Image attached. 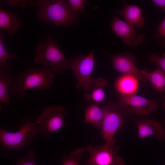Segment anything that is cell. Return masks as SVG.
I'll return each instance as SVG.
<instances>
[{"label":"cell","instance_id":"obj_1","mask_svg":"<svg viewBox=\"0 0 165 165\" xmlns=\"http://www.w3.org/2000/svg\"><path fill=\"white\" fill-rule=\"evenodd\" d=\"M49 67L30 68L13 76L10 90V96L18 99L24 97L26 92L33 88L40 90H48L54 80V75Z\"/></svg>","mask_w":165,"mask_h":165},{"label":"cell","instance_id":"obj_2","mask_svg":"<svg viewBox=\"0 0 165 165\" xmlns=\"http://www.w3.org/2000/svg\"><path fill=\"white\" fill-rule=\"evenodd\" d=\"M36 4L40 9L38 16L45 24L53 23V27L68 26L75 23L80 13H73L67 1L63 0H38Z\"/></svg>","mask_w":165,"mask_h":165},{"label":"cell","instance_id":"obj_3","mask_svg":"<svg viewBox=\"0 0 165 165\" xmlns=\"http://www.w3.org/2000/svg\"><path fill=\"white\" fill-rule=\"evenodd\" d=\"M56 40L48 35L45 40L40 41L35 49L34 62L49 66L56 74L63 73L70 68L72 60L66 59L56 45Z\"/></svg>","mask_w":165,"mask_h":165},{"label":"cell","instance_id":"obj_4","mask_svg":"<svg viewBox=\"0 0 165 165\" xmlns=\"http://www.w3.org/2000/svg\"><path fill=\"white\" fill-rule=\"evenodd\" d=\"M94 53L93 50L88 55L79 56L72 60L69 68L78 80L76 86L79 90L89 92L96 87H104L107 85L105 79L100 78L96 80L91 77L95 66Z\"/></svg>","mask_w":165,"mask_h":165},{"label":"cell","instance_id":"obj_5","mask_svg":"<svg viewBox=\"0 0 165 165\" xmlns=\"http://www.w3.org/2000/svg\"><path fill=\"white\" fill-rule=\"evenodd\" d=\"M103 107L105 116L101 134L107 142L114 138L118 130L124 127L128 117L131 113L128 106L120 102L110 103Z\"/></svg>","mask_w":165,"mask_h":165},{"label":"cell","instance_id":"obj_6","mask_svg":"<svg viewBox=\"0 0 165 165\" xmlns=\"http://www.w3.org/2000/svg\"><path fill=\"white\" fill-rule=\"evenodd\" d=\"M117 140L115 138L100 146L91 145L86 149L90 157L86 160V165H126L123 160L117 155L119 147L116 145Z\"/></svg>","mask_w":165,"mask_h":165},{"label":"cell","instance_id":"obj_7","mask_svg":"<svg viewBox=\"0 0 165 165\" xmlns=\"http://www.w3.org/2000/svg\"><path fill=\"white\" fill-rule=\"evenodd\" d=\"M37 126L36 122L28 120L16 132H11L1 128L0 130L1 144L5 147L10 148L23 147L29 143L36 134Z\"/></svg>","mask_w":165,"mask_h":165},{"label":"cell","instance_id":"obj_8","mask_svg":"<svg viewBox=\"0 0 165 165\" xmlns=\"http://www.w3.org/2000/svg\"><path fill=\"white\" fill-rule=\"evenodd\" d=\"M67 115L65 108L61 106H49L38 116L36 123L42 134H50L64 126V120Z\"/></svg>","mask_w":165,"mask_h":165},{"label":"cell","instance_id":"obj_9","mask_svg":"<svg viewBox=\"0 0 165 165\" xmlns=\"http://www.w3.org/2000/svg\"><path fill=\"white\" fill-rule=\"evenodd\" d=\"M118 97L120 102L129 107L131 113L143 116L148 115L156 109L162 99L151 100L134 94Z\"/></svg>","mask_w":165,"mask_h":165},{"label":"cell","instance_id":"obj_10","mask_svg":"<svg viewBox=\"0 0 165 165\" xmlns=\"http://www.w3.org/2000/svg\"><path fill=\"white\" fill-rule=\"evenodd\" d=\"M112 61L114 69L123 75L133 76L142 82L148 80L147 72L138 69L135 65V58L131 53L113 55Z\"/></svg>","mask_w":165,"mask_h":165},{"label":"cell","instance_id":"obj_11","mask_svg":"<svg viewBox=\"0 0 165 165\" xmlns=\"http://www.w3.org/2000/svg\"><path fill=\"white\" fill-rule=\"evenodd\" d=\"M110 25L113 31L122 38L124 43L130 46L138 45L144 41L145 35L138 33L134 26L114 16Z\"/></svg>","mask_w":165,"mask_h":165},{"label":"cell","instance_id":"obj_12","mask_svg":"<svg viewBox=\"0 0 165 165\" xmlns=\"http://www.w3.org/2000/svg\"><path fill=\"white\" fill-rule=\"evenodd\" d=\"M133 122L138 126V137L139 139L152 135L161 141L165 140V131L158 122L138 118L133 119Z\"/></svg>","mask_w":165,"mask_h":165},{"label":"cell","instance_id":"obj_13","mask_svg":"<svg viewBox=\"0 0 165 165\" xmlns=\"http://www.w3.org/2000/svg\"><path fill=\"white\" fill-rule=\"evenodd\" d=\"M116 13L123 16L127 23L137 28H141L144 25L145 19L141 9L137 6L129 5L125 1L122 8L117 10Z\"/></svg>","mask_w":165,"mask_h":165},{"label":"cell","instance_id":"obj_14","mask_svg":"<svg viewBox=\"0 0 165 165\" xmlns=\"http://www.w3.org/2000/svg\"><path fill=\"white\" fill-rule=\"evenodd\" d=\"M21 24V20L16 13L13 12H8L0 8V29L13 35L17 31Z\"/></svg>","mask_w":165,"mask_h":165},{"label":"cell","instance_id":"obj_15","mask_svg":"<svg viewBox=\"0 0 165 165\" xmlns=\"http://www.w3.org/2000/svg\"><path fill=\"white\" fill-rule=\"evenodd\" d=\"M115 86L118 92L121 95L134 94L138 87V80L133 76L123 75L118 79Z\"/></svg>","mask_w":165,"mask_h":165},{"label":"cell","instance_id":"obj_16","mask_svg":"<svg viewBox=\"0 0 165 165\" xmlns=\"http://www.w3.org/2000/svg\"><path fill=\"white\" fill-rule=\"evenodd\" d=\"M105 116L103 107L101 108L97 103L92 104L85 111L84 122L95 126H101Z\"/></svg>","mask_w":165,"mask_h":165},{"label":"cell","instance_id":"obj_17","mask_svg":"<svg viewBox=\"0 0 165 165\" xmlns=\"http://www.w3.org/2000/svg\"><path fill=\"white\" fill-rule=\"evenodd\" d=\"M13 76L5 70L0 69V101L6 105H9L8 88L11 87L13 83Z\"/></svg>","mask_w":165,"mask_h":165},{"label":"cell","instance_id":"obj_18","mask_svg":"<svg viewBox=\"0 0 165 165\" xmlns=\"http://www.w3.org/2000/svg\"><path fill=\"white\" fill-rule=\"evenodd\" d=\"M147 77L153 88L165 94V72L158 68L153 72H147Z\"/></svg>","mask_w":165,"mask_h":165},{"label":"cell","instance_id":"obj_19","mask_svg":"<svg viewBox=\"0 0 165 165\" xmlns=\"http://www.w3.org/2000/svg\"><path fill=\"white\" fill-rule=\"evenodd\" d=\"M5 37L3 30L0 29V67L7 72L11 69L10 65L7 64L9 59L12 57L14 59H17L18 57L14 54H10L7 52L4 44Z\"/></svg>","mask_w":165,"mask_h":165},{"label":"cell","instance_id":"obj_20","mask_svg":"<svg viewBox=\"0 0 165 165\" xmlns=\"http://www.w3.org/2000/svg\"><path fill=\"white\" fill-rule=\"evenodd\" d=\"M84 151V148L79 147L74 149L69 156L64 155L61 158L62 165H79L82 155Z\"/></svg>","mask_w":165,"mask_h":165},{"label":"cell","instance_id":"obj_21","mask_svg":"<svg viewBox=\"0 0 165 165\" xmlns=\"http://www.w3.org/2000/svg\"><path fill=\"white\" fill-rule=\"evenodd\" d=\"M102 87L101 86L95 87L90 94L86 95V99L87 100L91 99L97 102L102 101L105 97V94Z\"/></svg>","mask_w":165,"mask_h":165},{"label":"cell","instance_id":"obj_22","mask_svg":"<svg viewBox=\"0 0 165 165\" xmlns=\"http://www.w3.org/2000/svg\"><path fill=\"white\" fill-rule=\"evenodd\" d=\"M71 11L73 13H82L85 14L86 12L84 6V0H68L67 1Z\"/></svg>","mask_w":165,"mask_h":165},{"label":"cell","instance_id":"obj_23","mask_svg":"<svg viewBox=\"0 0 165 165\" xmlns=\"http://www.w3.org/2000/svg\"><path fill=\"white\" fill-rule=\"evenodd\" d=\"M150 63L155 62L157 64L161 69L165 72V53L160 56L155 53L152 54L149 57Z\"/></svg>","mask_w":165,"mask_h":165},{"label":"cell","instance_id":"obj_24","mask_svg":"<svg viewBox=\"0 0 165 165\" xmlns=\"http://www.w3.org/2000/svg\"><path fill=\"white\" fill-rule=\"evenodd\" d=\"M16 165H37L35 159L32 154H30L26 159L21 158L19 159L16 163Z\"/></svg>","mask_w":165,"mask_h":165},{"label":"cell","instance_id":"obj_25","mask_svg":"<svg viewBox=\"0 0 165 165\" xmlns=\"http://www.w3.org/2000/svg\"><path fill=\"white\" fill-rule=\"evenodd\" d=\"M158 32L162 38L165 39V18L159 26Z\"/></svg>","mask_w":165,"mask_h":165},{"label":"cell","instance_id":"obj_26","mask_svg":"<svg viewBox=\"0 0 165 165\" xmlns=\"http://www.w3.org/2000/svg\"><path fill=\"white\" fill-rule=\"evenodd\" d=\"M152 2L165 13V0H153Z\"/></svg>","mask_w":165,"mask_h":165},{"label":"cell","instance_id":"obj_27","mask_svg":"<svg viewBox=\"0 0 165 165\" xmlns=\"http://www.w3.org/2000/svg\"><path fill=\"white\" fill-rule=\"evenodd\" d=\"M163 106H164V108H165V102H164ZM164 125H165V122H164Z\"/></svg>","mask_w":165,"mask_h":165},{"label":"cell","instance_id":"obj_28","mask_svg":"<svg viewBox=\"0 0 165 165\" xmlns=\"http://www.w3.org/2000/svg\"><path fill=\"white\" fill-rule=\"evenodd\" d=\"M164 165H165V164Z\"/></svg>","mask_w":165,"mask_h":165}]
</instances>
